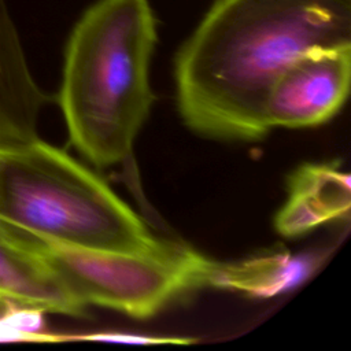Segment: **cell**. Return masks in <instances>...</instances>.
I'll list each match as a JSON object with an SVG mask.
<instances>
[{
    "instance_id": "6da1fadb",
    "label": "cell",
    "mask_w": 351,
    "mask_h": 351,
    "mask_svg": "<svg viewBox=\"0 0 351 351\" xmlns=\"http://www.w3.org/2000/svg\"><path fill=\"white\" fill-rule=\"evenodd\" d=\"M336 45H351V0H217L176 59L180 115L207 138L261 140L280 74Z\"/></svg>"
},
{
    "instance_id": "7a4b0ae2",
    "label": "cell",
    "mask_w": 351,
    "mask_h": 351,
    "mask_svg": "<svg viewBox=\"0 0 351 351\" xmlns=\"http://www.w3.org/2000/svg\"><path fill=\"white\" fill-rule=\"evenodd\" d=\"M155 41L148 0H97L69 37L58 103L70 143L96 167L117 166L133 154L155 101Z\"/></svg>"
},
{
    "instance_id": "3957f363",
    "label": "cell",
    "mask_w": 351,
    "mask_h": 351,
    "mask_svg": "<svg viewBox=\"0 0 351 351\" xmlns=\"http://www.w3.org/2000/svg\"><path fill=\"white\" fill-rule=\"evenodd\" d=\"M0 221L26 244L163 252L159 239L111 186L66 151L37 137L0 148Z\"/></svg>"
},
{
    "instance_id": "277c9868",
    "label": "cell",
    "mask_w": 351,
    "mask_h": 351,
    "mask_svg": "<svg viewBox=\"0 0 351 351\" xmlns=\"http://www.w3.org/2000/svg\"><path fill=\"white\" fill-rule=\"evenodd\" d=\"M41 251L86 306L149 318L186 293L210 287L214 261L174 244L163 252L92 250L38 240Z\"/></svg>"
},
{
    "instance_id": "5b68a950",
    "label": "cell",
    "mask_w": 351,
    "mask_h": 351,
    "mask_svg": "<svg viewBox=\"0 0 351 351\" xmlns=\"http://www.w3.org/2000/svg\"><path fill=\"white\" fill-rule=\"evenodd\" d=\"M351 78V45L317 47L296 58L273 84L266 121L273 128L325 123L343 107Z\"/></svg>"
},
{
    "instance_id": "8992f818",
    "label": "cell",
    "mask_w": 351,
    "mask_h": 351,
    "mask_svg": "<svg viewBox=\"0 0 351 351\" xmlns=\"http://www.w3.org/2000/svg\"><path fill=\"white\" fill-rule=\"evenodd\" d=\"M0 302L43 314L82 317L86 304L70 289L37 244L0 239Z\"/></svg>"
},
{
    "instance_id": "52a82bcc",
    "label": "cell",
    "mask_w": 351,
    "mask_h": 351,
    "mask_svg": "<svg viewBox=\"0 0 351 351\" xmlns=\"http://www.w3.org/2000/svg\"><path fill=\"white\" fill-rule=\"evenodd\" d=\"M51 101L36 82L5 0H0V148L38 137L43 108Z\"/></svg>"
},
{
    "instance_id": "ba28073f",
    "label": "cell",
    "mask_w": 351,
    "mask_h": 351,
    "mask_svg": "<svg viewBox=\"0 0 351 351\" xmlns=\"http://www.w3.org/2000/svg\"><path fill=\"white\" fill-rule=\"evenodd\" d=\"M351 208L350 174L339 165L307 163L288 180V197L274 218L287 237L304 234L322 223L347 219Z\"/></svg>"
},
{
    "instance_id": "9c48e42d",
    "label": "cell",
    "mask_w": 351,
    "mask_h": 351,
    "mask_svg": "<svg viewBox=\"0 0 351 351\" xmlns=\"http://www.w3.org/2000/svg\"><path fill=\"white\" fill-rule=\"evenodd\" d=\"M315 266L317 259L311 256L288 254H271L236 263L214 262L210 287L269 298L298 285Z\"/></svg>"
},
{
    "instance_id": "30bf717a",
    "label": "cell",
    "mask_w": 351,
    "mask_h": 351,
    "mask_svg": "<svg viewBox=\"0 0 351 351\" xmlns=\"http://www.w3.org/2000/svg\"><path fill=\"white\" fill-rule=\"evenodd\" d=\"M84 339L89 340H100V341H122V343H167L174 339H156L147 336H136V335H125V333H96L90 336H84ZM174 341H178L177 339Z\"/></svg>"
},
{
    "instance_id": "8fae6325",
    "label": "cell",
    "mask_w": 351,
    "mask_h": 351,
    "mask_svg": "<svg viewBox=\"0 0 351 351\" xmlns=\"http://www.w3.org/2000/svg\"><path fill=\"white\" fill-rule=\"evenodd\" d=\"M0 239H4V240H8V241H16V243H21V241H18V240H15L11 234H10V232L5 229V226L1 223V221H0ZM25 244V243H23Z\"/></svg>"
},
{
    "instance_id": "7c38bea8",
    "label": "cell",
    "mask_w": 351,
    "mask_h": 351,
    "mask_svg": "<svg viewBox=\"0 0 351 351\" xmlns=\"http://www.w3.org/2000/svg\"><path fill=\"white\" fill-rule=\"evenodd\" d=\"M3 319H4V310H3L1 306H0V324L3 322Z\"/></svg>"
}]
</instances>
